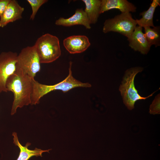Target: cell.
Here are the masks:
<instances>
[{
	"label": "cell",
	"instance_id": "cell-9",
	"mask_svg": "<svg viewBox=\"0 0 160 160\" xmlns=\"http://www.w3.org/2000/svg\"><path fill=\"white\" fill-rule=\"evenodd\" d=\"M63 44L70 54L81 53L86 50L91 44L88 38L84 35H73L68 37L63 41Z\"/></svg>",
	"mask_w": 160,
	"mask_h": 160
},
{
	"label": "cell",
	"instance_id": "cell-18",
	"mask_svg": "<svg viewBox=\"0 0 160 160\" xmlns=\"http://www.w3.org/2000/svg\"><path fill=\"white\" fill-rule=\"evenodd\" d=\"M160 94H158L155 97L150 105L149 113L155 114L160 113Z\"/></svg>",
	"mask_w": 160,
	"mask_h": 160
},
{
	"label": "cell",
	"instance_id": "cell-12",
	"mask_svg": "<svg viewBox=\"0 0 160 160\" xmlns=\"http://www.w3.org/2000/svg\"><path fill=\"white\" fill-rule=\"evenodd\" d=\"M100 14L110 9H116L121 13L135 12L136 7L127 0H102Z\"/></svg>",
	"mask_w": 160,
	"mask_h": 160
},
{
	"label": "cell",
	"instance_id": "cell-13",
	"mask_svg": "<svg viewBox=\"0 0 160 160\" xmlns=\"http://www.w3.org/2000/svg\"><path fill=\"white\" fill-rule=\"evenodd\" d=\"M12 136L13 137V143L18 146L20 150L19 156L16 160H28L33 156L42 157L43 153L46 152L49 153V151L51 150H42L36 148L33 150L29 149L28 148L31 145L30 143H27L25 145L23 146L20 143L16 132H13Z\"/></svg>",
	"mask_w": 160,
	"mask_h": 160
},
{
	"label": "cell",
	"instance_id": "cell-4",
	"mask_svg": "<svg viewBox=\"0 0 160 160\" xmlns=\"http://www.w3.org/2000/svg\"><path fill=\"white\" fill-rule=\"evenodd\" d=\"M143 70V68L140 67L131 68L127 70L119 88L123 102L129 110L134 108V105L136 101L145 100L152 96L154 93V92L147 97H144L139 95L136 89L134 82L135 78L137 74L141 72Z\"/></svg>",
	"mask_w": 160,
	"mask_h": 160
},
{
	"label": "cell",
	"instance_id": "cell-1",
	"mask_svg": "<svg viewBox=\"0 0 160 160\" xmlns=\"http://www.w3.org/2000/svg\"><path fill=\"white\" fill-rule=\"evenodd\" d=\"M32 79L16 68L15 72L7 79L6 86L7 91L12 92L14 96L11 115L16 113L17 108L31 104Z\"/></svg>",
	"mask_w": 160,
	"mask_h": 160
},
{
	"label": "cell",
	"instance_id": "cell-17",
	"mask_svg": "<svg viewBox=\"0 0 160 160\" xmlns=\"http://www.w3.org/2000/svg\"><path fill=\"white\" fill-rule=\"evenodd\" d=\"M27 1L31 6L32 9V13L30 19L33 20L37 12L40 7L48 1L47 0H27Z\"/></svg>",
	"mask_w": 160,
	"mask_h": 160
},
{
	"label": "cell",
	"instance_id": "cell-19",
	"mask_svg": "<svg viewBox=\"0 0 160 160\" xmlns=\"http://www.w3.org/2000/svg\"><path fill=\"white\" fill-rule=\"evenodd\" d=\"M10 0H0V17L2 15Z\"/></svg>",
	"mask_w": 160,
	"mask_h": 160
},
{
	"label": "cell",
	"instance_id": "cell-10",
	"mask_svg": "<svg viewBox=\"0 0 160 160\" xmlns=\"http://www.w3.org/2000/svg\"><path fill=\"white\" fill-rule=\"evenodd\" d=\"M24 10L16 0H10L2 15L0 17V27L3 28L8 24L22 18Z\"/></svg>",
	"mask_w": 160,
	"mask_h": 160
},
{
	"label": "cell",
	"instance_id": "cell-16",
	"mask_svg": "<svg viewBox=\"0 0 160 160\" xmlns=\"http://www.w3.org/2000/svg\"><path fill=\"white\" fill-rule=\"evenodd\" d=\"M145 35L149 43L151 45H154L156 47L160 45V32L159 26L152 28L149 26H145Z\"/></svg>",
	"mask_w": 160,
	"mask_h": 160
},
{
	"label": "cell",
	"instance_id": "cell-6",
	"mask_svg": "<svg viewBox=\"0 0 160 160\" xmlns=\"http://www.w3.org/2000/svg\"><path fill=\"white\" fill-rule=\"evenodd\" d=\"M137 25L130 12L121 13L113 18L106 20L104 23L103 32L118 33L127 38L134 31Z\"/></svg>",
	"mask_w": 160,
	"mask_h": 160
},
{
	"label": "cell",
	"instance_id": "cell-7",
	"mask_svg": "<svg viewBox=\"0 0 160 160\" xmlns=\"http://www.w3.org/2000/svg\"><path fill=\"white\" fill-rule=\"evenodd\" d=\"M18 54L12 51L0 54V94L7 92L6 83L8 77L15 71Z\"/></svg>",
	"mask_w": 160,
	"mask_h": 160
},
{
	"label": "cell",
	"instance_id": "cell-14",
	"mask_svg": "<svg viewBox=\"0 0 160 160\" xmlns=\"http://www.w3.org/2000/svg\"><path fill=\"white\" fill-rule=\"evenodd\" d=\"M160 4V0H153L148 9L140 13L142 17L139 20H136L137 24L142 28L145 26L155 27L153 21V15L156 8Z\"/></svg>",
	"mask_w": 160,
	"mask_h": 160
},
{
	"label": "cell",
	"instance_id": "cell-8",
	"mask_svg": "<svg viewBox=\"0 0 160 160\" xmlns=\"http://www.w3.org/2000/svg\"><path fill=\"white\" fill-rule=\"evenodd\" d=\"M142 29L141 27L136 26L127 39L131 48L135 51L145 55L148 53L151 46L146 39Z\"/></svg>",
	"mask_w": 160,
	"mask_h": 160
},
{
	"label": "cell",
	"instance_id": "cell-2",
	"mask_svg": "<svg viewBox=\"0 0 160 160\" xmlns=\"http://www.w3.org/2000/svg\"><path fill=\"white\" fill-rule=\"evenodd\" d=\"M72 63L70 62L69 74L62 81L53 85H47L41 84L34 79H32L33 90L31 95V105H36L39 103L40 100L44 96L55 90H60L66 92L77 87H90L89 83H83L77 80L73 76L71 70Z\"/></svg>",
	"mask_w": 160,
	"mask_h": 160
},
{
	"label": "cell",
	"instance_id": "cell-5",
	"mask_svg": "<svg viewBox=\"0 0 160 160\" xmlns=\"http://www.w3.org/2000/svg\"><path fill=\"white\" fill-rule=\"evenodd\" d=\"M39 58L34 45L27 46L21 50L17 58L16 68L32 79L41 69Z\"/></svg>",
	"mask_w": 160,
	"mask_h": 160
},
{
	"label": "cell",
	"instance_id": "cell-15",
	"mask_svg": "<svg viewBox=\"0 0 160 160\" xmlns=\"http://www.w3.org/2000/svg\"><path fill=\"white\" fill-rule=\"evenodd\" d=\"M85 5L84 10L90 24L96 23L100 15L101 0H82Z\"/></svg>",
	"mask_w": 160,
	"mask_h": 160
},
{
	"label": "cell",
	"instance_id": "cell-11",
	"mask_svg": "<svg viewBox=\"0 0 160 160\" xmlns=\"http://www.w3.org/2000/svg\"><path fill=\"white\" fill-rule=\"evenodd\" d=\"M56 25L64 26H71L76 25L84 26L87 29L91 28L90 24L84 10L82 9H78L75 13L71 17L65 18L60 17L55 22Z\"/></svg>",
	"mask_w": 160,
	"mask_h": 160
},
{
	"label": "cell",
	"instance_id": "cell-3",
	"mask_svg": "<svg viewBox=\"0 0 160 160\" xmlns=\"http://www.w3.org/2000/svg\"><path fill=\"white\" fill-rule=\"evenodd\" d=\"M34 46L41 63L52 62L61 55L59 40L56 36L47 33L39 37Z\"/></svg>",
	"mask_w": 160,
	"mask_h": 160
}]
</instances>
